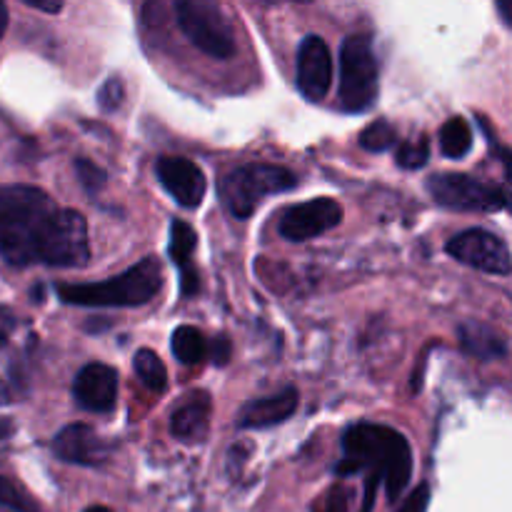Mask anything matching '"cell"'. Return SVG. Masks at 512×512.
I'll return each mask as SVG.
<instances>
[{"mask_svg": "<svg viewBox=\"0 0 512 512\" xmlns=\"http://www.w3.org/2000/svg\"><path fill=\"white\" fill-rule=\"evenodd\" d=\"M0 258L13 268H85L90 260L88 220L58 208L33 185L0 188Z\"/></svg>", "mask_w": 512, "mask_h": 512, "instance_id": "1", "label": "cell"}, {"mask_svg": "<svg viewBox=\"0 0 512 512\" xmlns=\"http://www.w3.org/2000/svg\"><path fill=\"white\" fill-rule=\"evenodd\" d=\"M335 473L340 478L348 475H375L385 485L390 503H398L413 475V450L408 438L395 428L378 423H358L345 430L343 458Z\"/></svg>", "mask_w": 512, "mask_h": 512, "instance_id": "2", "label": "cell"}, {"mask_svg": "<svg viewBox=\"0 0 512 512\" xmlns=\"http://www.w3.org/2000/svg\"><path fill=\"white\" fill-rule=\"evenodd\" d=\"M160 290H163V265L155 255H148L130 270L103 283H60L55 293L65 305H80V308H140L150 303Z\"/></svg>", "mask_w": 512, "mask_h": 512, "instance_id": "3", "label": "cell"}, {"mask_svg": "<svg viewBox=\"0 0 512 512\" xmlns=\"http://www.w3.org/2000/svg\"><path fill=\"white\" fill-rule=\"evenodd\" d=\"M295 185H298V178L288 168H280V165L270 163H250L240 165V168L223 175L218 193L225 210L233 218L245 220L258 210L263 198L288 193Z\"/></svg>", "mask_w": 512, "mask_h": 512, "instance_id": "4", "label": "cell"}, {"mask_svg": "<svg viewBox=\"0 0 512 512\" xmlns=\"http://www.w3.org/2000/svg\"><path fill=\"white\" fill-rule=\"evenodd\" d=\"M380 90V68L375 58L373 38L355 33L340 48V108L348 113H365L375 105Z\"/></svg>", "mask_w": 512, "mask_h": 512, "instance_id": "5", "label": "cell"}, {"mask_svg": "<svg viewBox=\"0 0 512 512\" xmlns=\"http://www.w3.org/2000/svg\"><path fill=\"white\" fill-rule=\"evenodd\" d=\"M175 18L185 38L210 58L228 60L235 55V33L228 15L213 0H178Z\"/></svg>", "mask_w": 512, "mask_h": 512, "instance_id": "6", "label": "cell"}, {"mask_svg": "<svg viewBox=\"0 0 512 512\" xmlns=\"http://www.w3.org/2000/svg\"><path fill=\"white\" fill-rule=\"evenodd\" d=\"M428 193L438 205L460 213H498L508 208V190L465 173H435L428 178Z\"/></svg>", "mask_w": 512, "mask_h": 512, "instance_id": "7", "label": "cell"}, {"mask_svg": "<svg viewBox=\"0 0 512 512\" xmlns=\"http://www.w3.org/2000/svg\"><path fill=\"white\" fill-rule=\"evenodd\" d=\"M445 253L458 260V263L480 270V273L503 275V278L512 273L508 245L498 235L490 233V230L473 228L465 230V233H458L455 238L448 240Z\"/></svg>", "mask_w": 512, "mask_h": 512, "instance_id": "8", "label": "cell"}, {"mask_svg": "<svg viewBox=\"0 0 512 512\" xmlns=\"http://www.w3.org/2000/svg\"><path fill=\"white\" fill-rule=\"evenodd\" d=\"M340 220H343V205L323 195V198H313L285 210L278 230L290 243H305L338 228Z\"/></svg>", "mask_w": 512, "mask_h": 512, "instance_id": "9", "label": "cell"}, {"mask_svg": "<svg viewBox=\"0 0 512 512\" xmlns=\"http://www.w3.org/2000/svg\"><path fill=\"white\" fill-rule=\"evenodd\" d=\"M295 80H298L300 93L313 103L328 95L330 85H333V55L320 35H305L300 43Z\"/></svg>", "mask_w": 512, "mask_h": 512, "instance_id": "10", "label": "cell"}, {"mask_svg": "<svg viewBox=\"0 0 512 512\" xmlns=\"http://www.w3.org/2000/svg\"><path fill=\"white\" fill-rule=\"evenodd\" d=\"M155 175H158L160 185L178 200L183 208H198L208 190V180H205L203 170L183 155H163L155 163Z\"/></svg>", "mask_w": 512, "mask_h": 512, "instance_id": "11", "label": "cell"}, {"mask_svg": "<svg viewBox=\"0 0 512 512\" xmlns=\"http://www.w3.org/2000/svg\"><path fill=\"white\" fill-rule=\"evenodd\" d=\"M73 398L88 413H110L118 400V373L105 363H88L73 380Z\"/></svg>", "mask_w": 512, "mask_h": 512, "instance_id": "12", "label": "cell"}, {"mask_svg": "<svg viewBox=\"0 0 512 512\" xmlns=\"http://www.w3.org/2000/svg\"><path fill=\"white\" fill-rule=\"evenodd\" d=\"M53 453L63 463L100 468L108 463L110 445L90 425H68L53 438Z\"/></svg>", "mask_w": 512, "mask_h": 512, "instance_id": "13", "label": "cell"}, {"mask_svg": "<svg viewBox=\"0 0 512 512\" xmlns=\"http://www.w3.org/2000/svg\"><path fill=\"white\" fill-rule=\"evenodd\" d=\"M300 393L298 388H285L268 398L250 400L238 415V428L243 430H268L275 425H283L285 420L298 413Z\"/></svg>", "mask_w": 512, "mask_h": 512, "instance_id": "14", "label": "cell"}, {"mask_svg": "<svg viewBox=\"0 0 512 512\" xmlns=\"http://www.w3.org/2000/svg\"><path fill=\"white\" fill-rule=\"evenodd\" d=\"M210 410H213V400L205 390L188 395L185 403H180L170 415V433L183 443H200L208 435Z\"/></svg>", "mask_w": 512, "mask_h": 512, "instance_id": "15", "label": "cell"}, {"mask_svg": "<svg viewBox=\"0 0 512 512\" xmlns=\"http://www.w3.org/2000/svg\"><path fill=\"white\" fill-rule=\"evenodd\" d=\"M460 345L468 355L478 360H503L508 358V340L490 325L468 320L460 325Z\"/></svg>", "mask_w": 512, "mask_h": 512, "instance_id": "16", "label": "cell"}, {"mask_svg": "<svg viewBox=\"0 0 512 512\" xmlns=\"http://www.w3.org/2000/svg\"><path fill=\"white\" fill-rule=\"evenodd\" d=\"M170 350L183 365H198L208 355V343H205V335L198 328L180 325V328H175L173 338H170Z\"/></svg>", "mask_w": 512, "mask_h": 512, "instance_id": "17", "label": "cell"}, {"mask_svg": "<svg viewBox=\"0 0 512 512\" xmlns=\"http://www.w3.org/2000/svg\"><path fill=\"white\" fill-rule=\"evenodd\" d=\"M440 150L445 158L460 160L473 150V130L465 118H450L440 128Z\"/></svg>", "mask_w": 512, "mask_h": 512, "instance_id": "18", "label": "cell"}, {"mask_svg": "<svg viewBox=\"0 0 512 512\" xmlns=\"http://www.w3.org/2000/svg\"><path fill=\"white\" fill-rule=\"evenodd\" d=\"M135 373L143 380V385L148 390H153L155 395L165 393L168 390V370H165L163 360L153 353V350H138L133 358Z\"/></svg>", "mask_w": 512, "mask_h": 512, "instance_id": "19", "label": "cell"}, {"mask_svg": "<svg viewBox=\"0 0 512 512\" xmlns=\"http://www.w3.org/2000/svg\"><path fill=\"white\" fill-rule=\"evenodd\" d=\"M195 245H198V233H195L185 220H173V223H170L168 253L178 268H188Z\"/></svg>", "mask_w": 512, "mask_h": 512, "instance_id": "20", "label": "cell"}, {"mask_svg": "<svg viewBox=\"0 0 512 512\" xmlns=\"http://www.w3.org/2000/svg\"><path fill=\"white\" fill-rule=\"evenodd\" d=\"M0 508L8 512H40L38 500L13 478L0 475Z\"/></svg>", "mask_w": 512, "mask_h": 512, "instance_id": "21", "label": "cell"}, {"mask_svg": "<svg viewBox=\"0 0 512 512\" xmlns=\"http://www.w3.org/2000/svg\"><path fill=\"white\" fill-rule=\"evenodd\" d=\"M398 140V133H395L393 125L388 120H378V123L368 125V128L360 133V145H363L368 153H385L390 150Z\"/></svg>", "mask_w": 512, "mask_h": 512, "instance_id": "22", "label": "cell"}, {"mask_svg": "<svg viewBox=\"0 0 512 512\" xmlns=\"http://www.w3.org/2000/svg\"><path fill=\"white\" fill-rule=\"evenodd\" d=\"M398 165L405 170H418L428 163L430 158V143L425 138L420 140H405L398 148Z\"/></svg>", "mask_w": 512, "mask_h": 512, "instance_id": "23", "label": "cell"}, {"mask_svg": "<svg viewBox=\"0 0 512 512\" xmlns=\"http://www.w3.org/2000/svg\"><path fill=\"white\" fill-rule=\"evenodd\" d=\"M75 175H78V180L83 183V188L88 190L90 195L100 193V190L105 188V183H108V175H105V170L88 158L75 160Z\"/></svg>", "mask_w": 512, "mask_h": 512, "instance_id": "24", "label": "cell"}, {"mask_svg": "<svg viewBox=\"0 0 512 512\" xmlns=\"http://www.w3.org/2000/svg\"><path fill=\"white\" fill-rule=\"evenodd\" d=\"M125 100V88H123V80L120 78H108L103 85H100L98 90V105L100 110H105V113H113V110H118L120 105H123Z\"/></svg>", "mask_w": 512, "mask_h": 512, "instance_id": "25", "label": "cell"}, {"mask_svg": "<svg viewBox=\"0 0 512 512\" xmlns=\"http://www.w3.org/2000/svg\"><path fill=\"white\" fill-rule=\"evenodd\" d=\"M348 498V490H345L343 485H335L328 493V498L318 505L315 512H348Z\"/></svg>", "mask_w": 512, "mask_h": 512, "instance_id": "26", "label": "cell"}, {"mask_svg": "<svg viewBox=\"0 0 512 512\" xmlns=\"http://www.w3.org/2000/svg\"><path fill=\"white\" fill-rule=\"evenodd\" d=\"M428 503H430V488L423 483L413 490V495H410L403 505H400L398 512H428Z\"/></svg>", "mask_w": 512, "mask_h": 512, "instance_id": "27", "label": "cell"}, {"mask_svg": "<svg viewBox=\"0 0 512 512\" xmlns=\"http://www.w3.org/2000/svg\"><path fill=\"white\" fill-rule=\"evenodd\" d=\"M378 488H380V478H375V475H365V498H363V508H360V512H373L375 493H378Z\"/></svg>", "mask_w": 512, "mask_h": 512, "instance_id": "28", "label": "cell"}, {"mask_svg": "<svg viewBox=\"0 0 512 512\" xmlns=\"http://www.w3.org/2000/svg\"><path fill=\"white\" fill-rule=\"evenodd\" d=\"M228 358H230V343L225 338H220V340H215V345H213V360L218 365H225L228 363Z\"/></svg>", "mask_w": 512, "mask_h": 512, "instance_id": "29", "label": "cell"}, {"mask_svg": "<svg viewBox=\"0 0 512 512\" xmlns=\"http://www.w3.org/2000/svg\"><path fill=\"white\" fill-rule=\"evenodd\" d=\"M25 5L33 10H40V13H48V15H55L63 10V3H40V0H25Z\"/></svg>", "mask_w": 512, "mask_h": 512, "instance_id": "30", "label": "cell"}, {"mask_svg": "<svg viewBox=\"0 0 512 512\" xmlns=\"http://www.w3.org/2000/svg\"><path fill=\"white\" fill-rule=\"evenodd\" d=\"M13 433H15V425L10 423L8 418H0V443H3V440H8Z\"/></svg>", "mask_w": 512, "mask_h": 512, "instance_id": "31", "label": "cell"}, {"mask_svg": "<svg viewBox=\"0 0 512 512\" xmlns=\"http://www.w3.org/2000/svg\"><path fill=\"white\" fill-rule=\"evenodd\" d=\"M5 28H8V8L0 3V38L5 35Z\"/></svg>", "mask_w": 512, "mask_h": 512, "instance_id": "32", "label": "cell"}, {"mask_svg": "<svg viewBox=\"0 0 512 512\" xmlns=\"http://www.w3.org/2000/svg\"><path fill=\"white\" fill-rule=\"evenodd\" d=\"M8 403H10V393L8 388H5L3 380H0V405H8Z\"/></svg>", "mask_w": 512, "mask_h": 512, "instance_id": "33", "label": "cell"}, {"mask_svg": "<svg viewBox=\"0 0 512 512\" xmlns=\"http://www.w3.org/2000/svg\"><path fill=\"white\" fill-rule=\"evenodd\" d=\"M498 10H500V15H503L505 25H510V15H508V8H505V3H498Z\"/></svg>", "mask_w": 512, "mask_h": 512, "instance_id": "34", "label": "cell"}, {"mask_svg": "<svg viewBox=\"0 0 512 512\" xmlns=\"http://www.w3.org/2000/svg\"><path fill=\"white\" fill-rule=\"evenodd\" d=\"M83 512H113V510L105 508V505H90V508H85Z\"/></svg>", "mask_w": 512, "mask_h": 512, "instance_id": "35", "label": "cell"}]
</instances>
